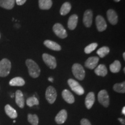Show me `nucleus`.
Here are the masks:
<instances>
[{
    "instance_id": "nucleus-37",
    "label": "nucleus",
    "mask_w": 125,
    "mask_h": 125,
    "mask_svg": "<svg viewBox=\"0 0 125 125\" xmlns=\"http://www.w3.org/2000/svg\"><path fill=\"white\" fill-rule=\"evenodd\" d=\"M114 1H115V2H119V1H121V0H114Z\"/></svg>"
},
{
    "instance_id": "nucleus-33",
    "label": "nucleus",
    "mask_w": 125,
    "mask_h": 125,
    "mask_svg": "<svg viewBox=\"0 0 125 125\" xmlns=\"http://www.w3.org/2000/svg\"><path fill=\"white\" fill-rule=\"evenodd\" d=\"M118 120L119 122H121V123H122V125H125V119H122V118H119L118 119Z\"/></svg>"
},
{
    "instance_id": "nucleus-13",
    "label": "nucleus",
    "mask_w": 125,
    "mask_h": 125,
    "mask_svg": "<svg viewBox=\"0 0 125 125\" xmlns=\"http://www.w3.org/2000/svg\"><path fill=\"white\" fill-rule=\"evenodd\" d=\"M67 112L65 109H62L55 117L56 122L59 125L64 123L67 120Z\"/></svg>"
},
{
    "instance_id": "nucleus-32",
    "label": "nucleus",
    "mask_w": 125,
    "mask_h": 125,
    "mask_svg": "<svg viewBox=\"0 0 125 125\" xmlns=\"http://www.w3.org/2000/svg\"><path fill=\"white\" fill-rule=\"evenodd\" d=\"M27 0H15V2L18 5H22L26 2Z\"/></svg>"
},
{
    "instance_id": "nucleus-2",
    "label": "nucleus",
    "mask_w": 125,
    "mask_h": 125,
    "mask_svg": "<svg viewBox=\"0 0 125 125\" xmlns=\"http://www.w3.org/2000/svg\"><path fill=\"white\" fill-rule=\"evenodd\" d=\"M11 62L7 59H3L0 61V76L6 77L10 73Z\"/></svg>"
},
{
    "instance_id": "nucleus-15",
    "label": "nucleus",
    "mask_w": 125,
    "mask_h": 125,
    "mask_svg": "<svg viewBox=\"0 0 125 125\" xmlns=\"http://www.w3.org/2000/svg\"><path fill=\"white\" fill-rule=\"evenodd\" d=\"M62 97L63 99L68 104H73L74 103V97L68 90L65 89L62 92Z\"/></svg>"
},
{
    "instance_id": "nucleus-34",
    "label": "nucleus",
    "mask_w": 125,
    "mask_h": 125,
    "mask_svg": "<svg viewBox=\"0 0 125 125\" xmlns=\"http://www.w3.org/2000/svg\"><path fill=\"white\" fill-rule=\"evenodd\" d=\"M48 80H49L50 82H53V78L52 77H49L48 78Z\"/></svg>"
},
{
    "instance_id": "nucleus-12",
    "label": "nucleus",
    "mask_w": 125,
    "mask_h": 125,
    "mask_svg": "<svg viewBox=\"0 0 125 125\" xmlns=\"http://www.w3.org/2000/svg\"><path fill=\"white\" fill-rule=\"evenodd\" d=\"M98 61H99V58L98 57H90L86 61L85 65L89 69L93 70L96 67Z\"/></svg>"
},
{
    "instance_id": "nucleus-4",
    "label": "nucleus",
    "mask_w": 125,
    "mask_h": 125,
    "mask_svg": "<svg viewBox=\"0 0 125 125\" xmlns=\"http://www.w3.org/2000/svg\"><path fill=\"white\" fill-rule=\"evenodd\" d=\"M68 84L73 92H75L76 94L81 95L85 93V90L81 86V85L78 82L73 79H69L68 80Z\"/></svg>"
},
{
    "instance_id": "nucleus-38",
    "label": "nucleus",
    "mask_w": 125,
    "mask_h": 125,
    "mask_svg": "<svg viewBox=\"0 0 125 125\" xmlns=\"http://www.w3.org/2000/svg\"><path fill=\"white\" fill-rule=\"evenodd\" d=\"M16 122V121H13V123H15Z\"/></svg>"
},
{
    "instance_id": "nucleus-19",
    "label": "nucleus",
    "mask_w": 125,
    "mask_h": 125,
    "mask_svg": "<svg viewBox=\"0 0 125 125\" xmlns=\"http://www.w3.org/2000/svg\"><path fill=\"white\" fill-rule=\"evenodd\" d=\"M15 4V0H0V7L6 9H12Z\"/></svg>"
},
{
    "instance_id": "nucleus-25",
    "label": "nucleus",
    "mask_w": 125,
    "mask_h": 125,
    "mask_svg": "<svg viewBox=\"0 0 125 125\" xmlns=\"http://www.w3.org/2000/svg\"><path fill=\"white\" fill-rule=\"evenodd\" d=\"M71 9V5L69 2H66L62 5L60 8V14L62 16L66 15L69 13Z\"/></svg>"
},
{
    "instance_id": "nucleus-3",
    "label": "nucleus",
    "mask_w": 125,
    "mask_h": 125,
    "mask_svg": "<svg viewBox=\"0 0 125 125\" xmlns=\"http://www.w3.org/2000/svg\"><path fill=\"white\" fill-rule=\"evenodd\" d=\"M72 71L75 77L78 80L82 81L85 78V71L83 67L79 64H74L72 67Z\"/></svg>"
},
{
    "instance_id": "nucleus-30",
    "label": "nucleus",
    "mask_w": 125,
    "mask_h": 125,
    "mask_svg": "<svg viewBox=\"0 0 125 125\" xmlns=\"http://www.w3.org/2000/svg\"><path fill=\"white\" fill-rule=\"evenodd\" d=\"M97 46L98 44L97 43H92L91 44L87 45L85 48V52L86 54H89L93 51H94Z\"/></svg>"
},
{
    "instance_id": "nucleus-8",
    "label": "nucleus",
    "mask_w": 125,
    "mask_h": 125,
    "mask_svg": "<svg viewBox=\"0 0 125 125\" xmlns=\"http://www.w3.org/2000/svg\"><path fill=\"white\" fill-rule=\"evenodd\" d=\"M54 34L60 38H65L67 37V33L64 28L60 23H56L53 27Z\"/></svg>"
},
{
    "instance_id": "nucleus-23",
    "label": "nucleus",
    "mask_w": 125,
    "mask_h": 125,
    "mask_svg": "<svg viewBox=\"0 0 125 125\" xmlns=\"http://www.w3.org/2000/svg\"><path fill=\"white\" fill-rule=\"evenodd\" d=\"M39 7L43 10H48L52 6V0H39Z\"/></svg>"
},
{
    "instance_id": "nucleus-6",
    "label": "nucleus",
    "mask_w": 125,
    "mask_h": 125,
    "mask_svg": "<svg viewBox=\"0 0 125 125\" xmlns=\"http://www.w3.org/2000/svg\"><path fill=\"white\" fill-rule=\"evenodd\" d=\"M98 100L104 107H108L109 105V97L107 92L105 90H102L98 93Z\"/></svg>"
},
{
    "instance_id": "nucleus-27",
    "label": "nucleus",
    "mask_w": 125,
    "mask_h": 125,
    "mask_svg": "<svg viewBox=\"0 0 125 125\" xmlns=\"http://www.w3.org/2000/svg\"><path fill=\"white\" fill-rule=\"evenodd\" d=\"M27 119L29 122L32 125H38L39 119L36 114H34V115L31 114H28Z\"/></svg>"
},
{
    "instance_id": "nucleus-22",
    "label": "nucleus",
    "mask_w": 125,
    "mask_h": 125,
    "mask_svg": "<svg viewBox=\"0 0 125 125\" xmlns=\"http://www.w3.org/2000/svg\"><path fill=\"white\" fill-rule=\"evenodd\" d=\"M25 81L21 77H15L9 82V85L12 86H22L24 85Z\"/></svg>"
},
{
    "instance_id": "nucleus-26",
    "label": "nucleus",
    "mask_w": 125,
    "mask_h": 125,
    "mask_svg": "<svg viewBox=\"0 0 125 125\" xmlns=\"http://www.w3.org/2000/svg\"><path fill=\"white\" fill-rule=\"evenodd\" d=\"M113 89L114 91L118 93H125V82L116 83L114 85Z\"/></svg>"
},
{
    "instance_id": "nucleus-10",
    "label": "nucleus",
    "mask_w": 125,
    "mask_h": 125,
    "mask_svg": "<svg viewBox=\"0 0 125 125\" xmlns=\"http://www.w3.org/2000/svg\"><path fill=\"white\" fill-rule=\"evenodd\" d=\"M96 23L97 29L100 32L105 30L107 29V24L104 19L100 15H98L96 19Z\"/></svg>"
},
{
    "instance_id": "nucleus-31",
    "label": "nucleus",
    "mask_w": 125,
    "mask_h": 125,
    "mask_svg": "<svg viewBox=\"0 0 125 125\" xmlns=\"http://www.w3.org/2000/svg\"><path fill=\"white\" fill-rule=\"evenodd\" d=\"M81 125H92L90 121L87 119L83 118L81 121Z\"/></svg>"
},
{
    "instance_id": "nucleus-5",
    "label": "nucleus",
    "mask_w": 125,
    "mask_h": 125,
    "mask_svg": "<svg viewBox=\"0 0 125 125\" xmlns=\"http://www.w3.org/2000/svg\"><path fill=\"white\" fill-rule=\"evenodd\" d=\"M45 97L49 104H53L57 98V92L55 89L52 86L48 87L46 90Z\"/></svg>"
},
{
    "instance_id": "nucleus-21",
    "label": "nucleus",
    "mask_w": 125,
    "mask_h": 125,
    "mask_svg": "<svg viewBox=\"0 0 125 125\" xmlns=\"http://www.w3.org/2000/svg\"><path fill=\"white\" fill-rule=\"evenodd\" d=\"M94 73L98 76H105L107 75L108 71L105 65L103 64H100L95 68Z\"/></svg>"
},
{
    "instance_id": "nucleus-20",
    "label": "nucleus",
    "mask_w": 125,
    "mask_h": 125,
    "mask_svg": "<svg viewBox=\"0 0 125 125\" xmlns=\"http://www.w3.org/2000/svg\"><path fill=\"white\" fill-rule=\"evenodd\" d=\"M78 16L76 15H73L70 17L68 21V27L71 30L75 29L78 23Z\"/></svg>"
},
{
    "instance_id": "nucleus-39",
    "label": "nucleus",
    "mask_w": 125,
    "mask_h": 125,
    "mask_svg": "<svg viewBox=\"0 0 125 125\" xmlns=\"http://www.w3.org/2000/svg\"><path fill=\"white\" fill-rule=\"evenodd\" d=\"M0 38H1V36H0Z\"/></svg>"
},
{
    "instance_id": "nucleus-24",
    "label": "nucleus",
    "mask_w": 125,
    "mask_h": 125,
    "mask_svg": "<svg viewBox=\"0 0 125 125\" xmlns=\"http://www.w3.org/2000/svg\"><path fill=\"white\" fill-rule=\"evenodd\" d=\"M121 68V64L119 61L115 60L113 63L109 66V69L110 71L112 72V73H117L120 71Z\"/></svg>"
},
{
    "instance_id": "nucleus-7",
    "label": "nucleus",
    "mask_w": 125,
    "mask_h": 125,
    "mask_svg": "<svg viewBox=\"0 0 125 125\" xmlns=\"http://www.w3.org/2000/svg\"><path fill=\"white\" fill-rule=\"evenodd\" d=\"M42 59L45 63L51 69H54L57 66V62L55 57L48 53L42 54Z\"/></svg>"
},
{
    "instance_id": "nucleus-16",
    "label": "nucleus",
    "mask_w": 125,
    "mask_h": 125,
    "mask_svg": "<svg viewBox=\"0 0 125 125\" xmlns=\"http://www.w3.org/2000/svg\"><path fill=\"white\" fill-rule=\"evenodd\" d=\"M95 101V96L93 92H89L86 97L85 105L87 109H90Z\"/></svg>"
},
{
    "instance_id": "nucleus-35",
    "label": "nucleus",
    "mask_w": 125,
    "mask_h": 125,
    "mask_svg": "<svg viewBox=\"0 0 125 125\" xmlns=\"http://www.w3.org/2000/svg\"><path fill=\"white\" fill-rule=\"evenodd\" d=\"M122 114H123V115H125V107L123 108L122 111Z\"/></svg>"
},
{
    "instance_id": "nucleus-18",
    "label": "nucleus",
    "mask_w": 125,
    "mask_h": 125,
    "mask_svg": "<svg viewBox=\"0 0 125 125\" xmlns=\"http://www.w3.org/2000/svg\"><path fill=\"white\" fill-rule=\"evenodd\" d=\"M43 43L47 48L53 50V51H60L62 49V48H61L60 45H59L58 43L52 41L46 40Z\"/></svg>"
},
{
    "instance_id": "nucleus-28",
    "label": "nucleus",
    "mask_w": 125,
    "mask_h": 125,
    "mask_svg": "<svg viewBox=\"0 0 125 125\" xmlns=\"http://www.w3.org/2000/svg\"><path fill=\"white\" fill-rule=\"evenodd\" d=\"M109 49L108 47L107 46H103L102 48H100L99 49H98V51H97V53L101 58L105 57L106 55H107L109 53Z\"/></svg>"
},
{
    "instance_id": "nucleus-17",
    "label": "nucleus",
    "mask_w": 125,
    "mask_h": 125,
    "mask_svg": "<svg viewBox=\"0 0 125 125\" xmlns=\"http://www.w3.org/2000/svg\"><path fill=\"white\" fill-rule=\"evenodd\" d=\"M5 111L8 116L11 119H16L18 117L16 111L9 104H7L5 106Z\"/></svg>"
},
{
    "instance_id": "nucleus-14",
    "label": "nucleus",
    "mask_w": 125,
    "mask_h": 125,
    "mask_svg": "<svg viewBox=\"0 0 125 125\" xmlns=\"http://www.w3.org/2000/svg\"><path fill=\"white\" fill-rule=\"evenodd\" d=\"M107 18L109 22L112 25H115L118 23V15L115 10L112 9H109L107 12Z\"/></svg>"
},
{
    "instance_id": "nucleus-11",
    "label": "nucleus",
    "mask_w": 125,
    "mask_h": 125,
    "mask_svg": "<svg viewBox=\"0 0 125 125\" xmlns=\"http://www.w3.org/2000/svg\"><path fill=\"white\" fill-rule=\"evenodd\" d=\"M15 101L16 103L19 107L21 108H23L24 107V98L23 94L21 90H18L15 93Z\"/></svg>"
},
{
    "instance_id": "nucleus-9",
    "label": "nucleus",
    "mask_w": 125,
    "mask_h": 125,
    "mask_svg": "<svg viewBox=\"0 0 125 125\" xmlns=\"http://www.w3.org/2000/svg\"><path fill=\"white\" fill-rule=\"evenodd\" d=\"M92 19H93V12L91 10H86L84 13L83 22L86 27H90L92 24Z\"/></svg>"
},
{
    "instance_id": "nucleus-29",
    "label": "nucleus",
    "mask_w": 125,
    "mask_h": 125,
    "mask_svg": "<svg viewBox=\"0 0 125 125\" xmlns=\"http://www.w3.org/2000/svg\"><path fill=\"white\" fill-rule=\"evenodd\" d=\"M26 104L30 107H32L34 105H38L39 104V101L38 98L35 97H31L28 98L26 101Z\"/></svg>"
},
{
    "instance_id": "nucleus-1",
    "label": "nucleus",
    "mask_w": 125,
    "mask_h": 125,
    "mask_svg": "<svg viewBox=\"0 0 125 125\" xmlns=\"http://www.w3.org/2000/svg\"><path fill=\"white\" fill-rule=\"evenodd\" d=\"M26 64L29 70V75L33 78H38L40 75L41 70L38 65L34 60L27 59L26 61Z\"/></svg>"
},
{
    "instance_id": "nucleus-36",
    "label": "nucleus",
    "mask_w": 125,
    "mask_h": 125,
    "mask_svg": "<svg viewBox=\"0 0 125 125\" xmlns=\"http://www.w3.org/2000/svg\"><path fill=\"white\" fill-rule=\"evenodd\" d=\"M123 59L125 60V53H123Z\"/></svg>"
}]
</instances>
